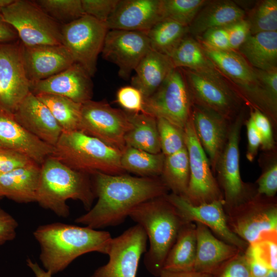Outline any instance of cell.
Instances as JSON below:
<instances>
[{
	"label": "cell",
	"mask_w": 277,
	"mask_h": 277,
	"mask_svg": "<svg viewBox=\"0 0 277 277\" xmlns=\"http://www.w3.org/2000/svg\"><path fill=\"white\" fill-rule=\"evenodd\" d=\"M246 109L244 107L231 122L227 143L214 172L223 193L225 213L256 195V185L244 182L240 173L239 143L241 129L246 120Z\"/></svg>",
	"instance_id": "cell-6"
},
{
	"label": "cell",
	"mask_w": 277,
	"mask_h": 277,
	"mask_svg": "<svg viewBox=\"0 0 277 277\" xmlns=\"http://www.w3.org/2000/svg\"><path fill=\"white\" fill-rule=\"evenodd\" d=\"M262 277H277V270L270 269L267 273Z\"/></svg>",
	"instance_id": "cell-58"
},
{
	"label": "cell",
	"mask_w": 277,
	"mask_h": 277,
	"mask_svg": "<svg viewBox=\"0 0 277 277\" xmlns=\"http://www.w3.org/2000/svg\"><path fill=\"white\" fill-rule=\"evenodd\" d=\"M161 152L167 156L186 147L184 129L161 117L156 118Z\"/></svg>",
	"instance_id": "cell-40"
},
{
	"label": "cell",
	"mask_w": 277,
	"mask_h": 277,
	"mask_svg": "<svg viewBox=\"0 0 277 277\" xmlns=\"http://www.w3.org/2000/svg\"><path fill=\"white\" fill-rule=\"evenodd\" d=\"M245 19L249 25L250 34L277 31V1L258 2Z\"/></svg>",
	"instance_id": "cell-37"
},
{
	"label": "cell",
	"mask_w": 277,
	"mask_h": 277,
	"mask_svg": "<svg viewBox=\"0 0 277 277\" xmlns=\"http://www.w3.org/2000/svg\"><path fill=\"white\" fill-rule=\"evenodd\" d=\"M34 163L35 162L20 152L0 148V174L9 172Z\"/></svg>",
	"instance_id": "cell-47"
},
{
	"label": "cell",
	"mask_w": 277,
	"mask_h": 277,
	"mask_svg": "<svg viewBox=\"0 0 277 277\" xmlns=\"http://www.w3.org/2000/svg\"><path fill=\"white\" fill-rule=\"evenodd\" d=\"M244 253L248 257L260 260L270 269L277 270L276 234L266 236L249 245Z\"/></svg>",
	"instance_id": "cell-42"
},
{
	"label": "cell",
	"mask_w": 277,
	"mask_h": 277,
	"mask_svg": "<svg viewBox=\"0 0 277 277\" xmlns=\"http://www.w3.org/2000/svg\"><path fill=\"white\" fill-rule=\"evenodd\" d=\"M34 2L60 24L71 23L85 15L81 0H37Z\"/></svg>",
	"instance_id": "cell-39"
},
{
	"label": "cell",
	"mask_w": 277,
	"mask_h": 277,
	"mask_svg": "<svg viewBox=\"0 0 277 277\" xmlns=\"http://www.w3.org/2000/svg\"><path fill=\"white\" fill-rule=\"evenodd\" d=\"M202 47L216 68L232 83L246 104L261 111L276 126L277 110L271 104L254 68L236 51L215 50Z\"/></svg>",
	"instance_id": "cell-7"
},
{
	"label": "cell",
	"mask_w": 277,
	"mask_h": 277,
	"mask_svg": "<svg viewBox=\"0 0 277 277\" xmlns=\"http://www.w3.org/2000/svg\"><path fill=\"white\" fill-rule=\"evenodd\" d=\"M49 109L63 132L80 130L82 104L58 95H35Z\"/></svg>",
	"instance_id": "cell-32"
},
{
	"label": "cell",
	"mask_w": 277,
	"mask_h": 277,
	"mask_svg": "<svg viewBox=\"0 0 277 277\" xmlns=\"http://www.w3.org/2000/svg\"><path fill=\"white\" fill-rule=\"evenodd\" d=\"M89 174L68 167L50 155L41 165L36 200L42 208L61 217L70 213L67 201H80L87 211L94 199L92 181Z\"/></svg>",
	"instance_id": "cell-3"
},
{
	"label": "cell",
	"mask_w": 277,
	"mask_h": 277,
	"mask_svg": "<svg viewBox=\"0 0 277 277\" xmlns=\"http://www.w3.org/2000/svg\"><path fill=\"white\" fill-rule=\"evenodd\" d=\"M147 240L145 230L138 224L112 238L108 262L90 277H136L141 258L147 251Z\"/></svg>",
	"instance_id": "cell-15"
},
{
	"label": "cell",
	"mask_w": 277,
	"mask_h": 277,
	"mask_svg": "<svg viewBox=\"0 0 277 277\" xmlns=\"http://www.w3.org/2000/svg\"><path fill=\"white\" fill-rule=\"evenodd\" d=\"M188 34V27L167 18L147 32L151 49L168 56Z\"/></svg>",
	"instance_id": "cell-34"
},
{
	"label": "cell",
	"mask_w": 277,
	"mask_h": 277,
	"mask_svg": "<svg viewBox=\"0 0 277 277\" xmlns=\"http://www.w3.org/2000/svg\"><path fill=\"white\" fill-rule=\"evenodd\" d=\"M193 101L185 75L175 68L159 88L144 99V112L184 128L190 118Z\"/></svg>",
	"instance_id": "cell-10"
},
{
	"label": "cell",
	"mask_w": 277,
	"mask_h": 277,
	"mask_svg": "<svg viewBox=\"0 0 277 277\" xmlns=\"http://www.w3.org/2000/svg\"><path fill=\"white\" fill-rule=\"evenodd\" d=\"M181 69L193 104L214 111L230 122L246 104L232 84L216 68L203 71Z\"/></svg>",
	"instance_id": "cell-8"
},
{
	"label": "cell",
	"mask_w": 277,
	"mask_h": 277,
	"mask_svg": "<svg viewBox=\"0 0 277 277\" xmlns=\"http://www.w3.org/2000/svg\"><path fill=\"white\" fill-rule=\"evenodd\" d=\"M208 2L206 0H162L163 18L169 19L188 27Z\"/></svg>",
	"instance_id": "cell-38"
},
{
	"label": "cell",
	"mask_w": 277,
	"mask_h": 277,
	"mask_svg": "<svg viewBox=\"0 0 277 277\" xmlns=\"http://www.w3.org/2000/svg\"><path fill=\"white\" fill-rule=\"evenodd\" d=\"M18 39L15 30L3 18L0 12V43L16 41Z\"/></svg>",
	"instance_id": "cell-53"
},
{
	"label": "cell",
	"mask_w": 277,
	"mask_h": 277,
	"mask_svg": "<svg viewBox=\"0 0 277 277\" xmlns=\"http://www.w3.org/2000/svg\"><path fill=\"white\" fill-rule=\"evenodd\" d=\"M246 256L249 262L252 277H262L271 269L260 260Z\"/></svg>",
	"instance_id": "cell-54"
},
{
	"label": "cell",
	"mask_w": 277,
	"mask_h": 277,
	"mask_svg": "<svg viewBox=\"0 0 277 277\" xmlns=\"http://www.w3.org/2000/svg\"><path fill=\"white\" fill-rule=\"evenodd\" d=\"M230 229L249 245L277 233L275 197L256 195L226 212Z\"/></svg>",
	"instance_id": "cell-12"
},
{
	"label": "cell",
	"mask_w": 277,
	"mask_h": 277,
	"mask_svg": "<svg viewBox=\"0 0 277 277\" xmlns=\"http://www.w3.org/2000/svg\"><path fill=\"white\" fill-rule=\"evenodd\" d=\"M184 136L190 176L187 190L183 197L195 205L223 200V193L196 135L191 116L184 128Z\"/></svg>",
	"instance_id": "cell-13"
},
{
	"label": "cell",
	"mask_w": 277,
	"mask_h": 277,
	"mask_svg": "<svg viewBox=\"0 0 277 277\" xmlns=\"http://www.w3.org/2000/svg\"><path fill=\"white\" fill-rule=\"evenodd\" d=\"M22 53L31 85L62 72L74 63L63 45L27 46L22 44Z\"/></svg>",
	"instance_id": "cell-24"
},
{
	"label": "cell",
	"mask_w": 277,
	"mask_h": 277,
	"mask_svg": "<svg viewBox=\"0 0 277 277\" xmlns=\"http://www.w3.org/2000/svg\"><path fill=\"white\" fill-rule=\"evenodd\" d=\"M254 69L270 103L277 110V69L270 71Z\"/></svg>",
	"instance_id": "cell-50"
},
{
	"label": "cell",
	"mask_w": 277,
	"mask_h": 277,
	"mask_svg": "<svg viewBox=\"0 0 277 277\" xmlns=\"http://www.w3.org/2000/svg\"><path fill=\"white\" fill-rule=\"evenodd\" d=\"M126 112L131 124L125 136L126 146L151 153H161L156 118L145 112Z\"/></svg>",
	"instance_id": "cell-31"
},
{
	"label": "cell",
	"mask_w": 277,
	"mask_h": 277,
	"mask_svg": "<svg viewBox=\"0 0 277 277\" xmlns=\"http://www.w3.org/2000/svg\"><path fill=\"white\" fill-rule=\"evenodd\" d=\"M165 155L162 153H151L126 146L121 152V165L124 171L141 177H157L162 173Z\"/></svg>",
	"instance_id": "cell-33"
},
{
	"label": "cell",
	"mask_w": 277,
	"mask_h": 277,
	"mask_svg": "<svg viewBox=\"0 0 277 277\" xmlns=\"http://www.w3.org/2000/svg\"><path fill=\"white\" fill-rule=\"evenodd\" d=\"M246 12L235 2L208 1L188 26L189 34L197 37L206 31L227 26L246 17Z\"/></svg>",
	"instance_id": "cell-26"
},
{
	"label": "cell",
	"mask_w": 277,
	"mask_h": 277,
	"mask_svg": "<svg viewBox=\"0 0 277 277\" xmlns=\"http://www.w3.org/2000/svg\"><path fill=\"white\" fill-rule=\"evenodd\" d=\"M130 127L126 112L112 107L106 101L91 100L82 104L80 130L110 147L122 152Z\"/></svg>",
	"instance_id": "cell-14"
},
{
	"label": "cell",
	"mask_w": 277,
	"mask_h": 277,
	"mask_svg": "<svg viewBox=\"0 0 277 277\" xmlns=\"http://www.w3.org/2000/svg\"><path fill=\"white\" fill-rule=\"evenodd\" d=\"M262 173L256 182V194L274 197L277 192V159L275 150L266 152Z\"/></svg>",
	"instance_id": "cell-41"
},
{
	"label": "cell",
	"mask_w": 277,
	"mask_h": 277,
	"mask_svg": "<svg viewBox=\"0 0 277 277\" xmlns=\"http://www.w3.org/2000/svg\"><path fill=\"white\" fill-rule=\"evenodd\" d=\"M175 68L169 56L150 49L142 58L131 78V86L138 89L144 99L150 96Z\"/></svg>",
	"instance_id": "cell-27"
},
{
	"label": "cell",
	"mask_w": 277,
	"mask_h": 277,
	"mask_svg": "<svg viewBox=\"0 0 277 277\" xmlns=\"http://www.w3.org/2000/svg\"><path fill=\"white\" fill-rule=\"evenodd\" d=\"M252 118L261 138V149L265 152L275 150V141L273 136L272 123L268 117L255 108L249 107Z\"/></svg>",
	"instance_id": "cell-43"
},
{
	"label": "cell",
	"mask_w": 277,
	"mask_h": 277,
	"mask_svg": "<svg viewBox=\"0 0 277 277\" xmlns=\"http://www.w3.org/2000/svg\"><path fill=\"white\" fill-rule=\"evenodd\" d=\"M12 113L17 122L29 133L50 146L56 145L62 129L48 108L32 92Z\"/></svg>",
	"instance_id": "cell-21"
},
{
	"label": "cell",
	"mask_w": 277,
	"mask_h": 277,
	"mask_svg": "<svg viewBox=\"0 0 277 277\" xmlns=\"http://www.w3.org/2000/svg\"><path fill=\"white\" fill-rule=\"evenodd\" d=\"M85 14L105 23L115 10L119 0H81Z\"/></svg>",
	"instance_id": "cell-46"
},
{
	"label": "cell",
	"mask_w": 277,
	"mask_h": 277,
	"mask_svg": "<svg viewBox=\"0 0 277 277\" xmlns=\"http://www.w3.org/2000/svg\"><path fill=\"white\" fill-rule=\"evenodd\" d=\"M4 21L16 32L25 46L62 45V25L34 1L14 0L0 10Z\"/></svg>",
	"instance_id": "cell-9"
},
{
	"label": "cell",
	"mask_w": 277,
	"mask_h": 277,
	"mask_svg": "<svg viewBox=\"0 0 277 277\" xmlns=\"http://www.w3.org/2000/svg\"><path fill=\"white\" fill-rule=\"evenodd\" d=\"M91 77L81 65L74 63L56 74L32 84L31 92L35 95H58L83 104L92 97L93 85Z\"/></svg>",
	"instance_id": "cell-20"
},
{
	"label": "cell",
	"mask_w": 277,
	"mask_h": 277,
	"mask_svg": "<svg viewBox=\"0 0 277 277\" xmlns=\"http://www.w3.org/2000/svg\"><path fill=\"white\" fill-rule=\"evenodd\" d=\"M14 0H0V10L11 4Z\"/></svg>",
	"instance_id": "cell-57"
},
{
	"label": "cell",
	"mask_w": 277,
	"mask_h": 277,
	"mask_svg": "<svg viewBox=\"0 0 277 277\" xmlns=\"http://www.w3.org/2000/svg\"><path fill=\"white\" fill-rule=\"evenodd\" d=\"M196 250V225L185 223L165 259L163 270L170 271L194 270Z\"/></svg>",
	"instance_id": "cell-30"
},
{
	"label": "cell",
	"mask_w": 277,
	"mask_h": 277,
	"mask_svg": "<svg viewBox=\"0 0 277 277\" xmlns=\"http://www.w3.org/2000/svg\"><path fill=\"white\" fill-rule=\"evenodd\" d=\"M247 128V147L246 156L249 162L255 158L259 147L261 146V138L255 128L252 118L249 116L245 122Z\"/></svg>",
	"instance_id": "cell-52"
},
{
	"label": "cell",
	"mask_w": 277,
	"mask_h": 277,
	"mask_svg": "<svg viewBox=\"0 0 277 277\" xmlns=\"http://www.w3.org/2000/svg\"><path fill=\"white\" fill-rule=\"evenodd\" d=\"M33 234L40 246L39 260L52 275L86 253L108 254L112 239L106 231L58 222L41 225Z\"/></svg>",
	"instance_id": "cell-2"
},
{
	"label": "cell",
	"mask_w": 277,
	"mask_h": 277,
	"mask_svg": "<svg viewBox=\"0 0 277 277\" xmlns=\"http://www.w3.org/2000/svg\"><path fill=\"white\" fill-rule=\"evenodd\" d=\"M163 19L162 0H119L106 25L109 30L147 32Z\"/></svg>",
	"instance_id": "cell-22"
},
{
	"label": "cell",
	"mask_w": 277,
	"mask_h": 277,
	"mask_svg": "<svg viewBox=\"0 0 277 277\" xmlns=\"http://www.w3.org/2000/svg\"><path fill=\"white\" fill-rule=\"evenodd\" d=\"M150 49L147 32L113 29L108 31L101 53L118 67L119 76L127 80Z\"/></svg>",
	"instance_id": "cell-18"
},
{
	"label": "cell",
	"mask_w": 277,
	"mask_h": 277,
	"mask_svg": "<svg viewBox=\"0 0 277 277\" xmlns=\"http://www.w3.org/2000/svg\"><path fill=\"white\" fill-rule=\"evenodd\" d=\"M2 199V198H1V197H0V200H1Z\"/></svg>",
	"instance_id": "cell-59"
},
{
	"label": "cell",
	"mask_w": 277,
	"mask_h": 277,
	"mask_svg": "<svg viewBox=\"0 0 277 277\" xmlns=\"http://www.w3.org/2000/svg\"><path fill=\"white\" fill-rule=\"evenodd\" d=\"M116 101L127 112H144V97L138 89L131 85L118 90Z\"/></svg>",
	"instance_id": "cell-45"
},
{
	"label": "cell",
	"mask_w": 277,
	"mask_h": 277,
	"mask_svg": "<svg viewBox=\"0 0 277 277\" xmlns=\"http://www.w3.org/2000/svg\"><path fill=\"white\" fill-rule=\"evenodd\" d=\"M129 217L146 233L149 247L144 255V265L150 273L157 277L185 223L165 195L140 204L132 210Z\"/></svg>",
	"instance_id": "cell-4"
},
{
	"label": "cell",
	"mask_w": 277,
	"mask_h": 277,
	"mask_svg": "<svg viewBox=\"0 0 277 277\" xmlns=\"http://www.w3.org/2000/svg\"><path fill=\"white\" fill-rule=\"evenodd\" d=\"M196 38L202 46L213 50H231L225 27L209 29Z\"/></svg>",
	"instance_id": "cell-48"
},
{
	"label": "cell",
	"mask_w": 277,
	"mask_h": 277,
	"mask_svg": "<svg viewBox=\"0 0 277 277\" xmlns=\"http://www.w3.org/2000/svg\"><path fill=\"white\" fill-rule=\"evenodd\" d=\"M40 167L34 163L0 174V197L20 203L35 202Z\"/></svg>",
	"instance_id": "cell-28"
},
{
	"label": "cell",
	"mask_w": 277,
	"mask_h": 277,
	"mask_svg": "<svg viewBox=\"0 0 277 277\" xmlns=\"http://www.w3.org/2000/svg\"><path fill=\"white\" fill-rule=\"evenodd\" d=\"M0 148L20 152L40 165L54 152V147L27 131L17 122L13 113L1 105Z\"/></svg>",
	"instance_id": "cell-23"
},
{
	"label": "cell",
	"mask_w": 277,
	"mask_h": 277,
	"mask_svg": "<svg viewBox=\"0 0 277 277\" xmlns=\"http://www.w3.org/2000/svg\"><path fill=\"white\" fill-rule=\"evenodd\" d=\"M212 276L252 277L249 262L244 252H239L224 263Z\"/></svg>",
	"instance_id": "cell-44"
},
{
	"label": "cell",
	"mask_w": 277,
	"mask_h": 277,
	"mask_svg": "<svg viewBox=\"0 0 277 277\" xmlns=\"http://www.w3.org/2000/svg\"><path fill=\"white\" fill-rule=\"evenodd\" d=\"M108 30L105 23L86 14L62 25V45L74 63L81 65L91 77L96 72L97 58Z\"/></svg>",
	"instance_id": "cell-11"
},
{
	"label": "cell",
	"mask_w": 277,
	"mask_h": 277,
	"mask_svg": "<svg viewBox=\"0 0 277 277\" xmlns=\"http://www.w3.org/2000/svg\"><path fill=\"white\" fill-rule=\"evenodd\" d=\"M186 35L169 55L175 68L203 71L216 67L198 40Z\"/></svg>",
	"instance_id": "cell-36"
},
{
	"label": "cell",
	"mask_w": 277,
	"mask_h": 277,
	"mask_svg": "<svg viewBox=\"0 0 277 277\" xmlns=\"http://www.w3.org/2000/svg\"><path fill=\"white\" fill-rule=\"evenodd\" d=\"M161 177L171 193L184 196L190 176L189 158L186 147L165 156Z\"/></svg>",
	"instance_id": "cell-35"
},
{
	"label": "cell",
	"mask_w": 277,
	"mask_h": 277,
	"mask_svg": "<svg viewBox=\"0 0 277 277\" xmlns=\"http://www.w3.org/2000/svg\"><path fill=\"white\" fill-rule=\"evenodd\" d=\"M231 50L238 51L250 34L249 25L245 18L225 27Z\"/></svg>",
	"instance_id": "cell-49"
},
{
	"label": "cell",
	"mask_w": 277,
	"mask_h": 277,
	"mask_svg": "<svg viewBox=\"0 0 277 277\" xmlns=\"http://www.w3.org/2000/svg\"><path fill=\"white\" fill-rule=\"evenodd\" d=\"M157 277H213L212 275L195 270L188 271H170L163 270Z\"/></svg>",
	"instance_id": "cell-55"
},
{
	"label": "cell",
	"mask_w": 277,
	"mask_h": 277,
	"mask_svg": "<svg viewBox=\"0 0 277 277\" xmlns=\"http://www.w3.org/2000/svg\"><path fill=\"white\" fill-rule=\"evenodd\" d=\"M194 223L196 250L194 270L213 275L224 263L242 252L215 236L206 226Z\"/></svg>",
	"instance_id": "cell-25"
},
{
	"label": "cell",
	"mask_w": 277,
	"mask_h": 277,
	"mask_svg": "<svg viewBox=\"0 0 277 277\" xmlns=\"http://www.w3.org/2000/svg\"><path fill=\"white\" fill-rule=\"evenodd\" d=\"M174 207L184 223H200L206 226L222 241L232 245L244 252L249 244L229 228L224 208V200L195 205L183 196L172 193L165 195Z\"/></svg>",
	"instance_id": "cell-16"
},
{
	"label": "cell",
	"mask_w": 277,
	"mask_h": 277,
	"mask_svg": "<svg viewBox=\"0 0 277 277\" xmlns=\"http://www.w3.org/2000/svg\"><path fill=\"white\" fill-rule=\"evenodd\" d=\"M18 226L16 220L0 207V246L15 238Z\"/></svg>",
	"instance_id": "cell-51"
},
{
	"label": "cell",
	"mask_w": 277,
	"mask_h": 277,
	"mask_svg": "<svg viewBox=\"0 0 277 277\" xmlns=\"http://www.w3.org/2000/svg\"><path fill=\"white\" fill-rule=\"evenodd\" d=\"M0 105L13 112L31 91L25 68L22 44L16 41L0 43Z\"/></svg>",
	"instance_id": "cell-17"
},
{
	"label": "cell",
	"mask_w": 277,
	"mask_h": 277,
	"mask_svg": "<svg viewBox=\"0 0 277 277\" xmlns=\"http://www.w3.org/2000/svg\"><path fill=\"white\" fill-rule=\"evenodd\" d=\"M52 155L71 169L88 174L124 172L121 151L81 130L63 131Z\"/></svg>",
	"instance_id": "cell-5"
},
{
	"label": "cell",
	"mask_w": 277,
	"mask_h": 277,
	"mask_svg": "<svg viewBox=\"0 0 277 277\" xmlns=\"http://www.w3.org/2000/svg\"><path fill=\"white\" fill-rule=\"evenodd\" d=\"M191 119L214 173L217 160L227 143L231 122L214 111L194 104Z\"/></svg>",
	"instance_id": "cell-19"
},
{
	"label": "cell",
	"mask_w": 277,
	"mask_h": 277,
	"mask_svg": "<svg viewBox=\"0 0 277 277\" xmlns=\"http://www.w3.org/2000/svg\"><path fill=\"white\" fill-rule=\"evenodd\" d=\"M92 175L97 201L75 222L95 229L120 225L136 206L165 195L169 191L161 176L137 177L102 172Z\"/></svg>",
	"instance_id": "cell-1"
},
{
	"label": "cell",
	"mask_w": 277,
	"mask_h": 277,
	"mask_svg": "<svg viewBox=\"0 0 277 277\" xmlns=\"http://www.w3.org/2000/svg\"><path fill=\"white\" fill-rule=\"evenodd\" d=\"M238 50L254 69H277V31L250 34Z\"/></svg>",
	"instance_id": "cell-29"
},
{
	"label": "cell",
	"mask_w": 277,
	"mask_h": 277,
	"mask_svg": "<svg viewBox=\"0 0 277 277\" xmlns=\"http://www.w3.org/2000/svg\"><path fill=\"white\" fill-rule=\"evenodd\" d=\"M27 266L32 270L36 277H52L51 273L47 270L43 269L36 262L31 259L27 260Z\"/></svg>",
	"instance_id": "cell-56"
}]
</instances>
